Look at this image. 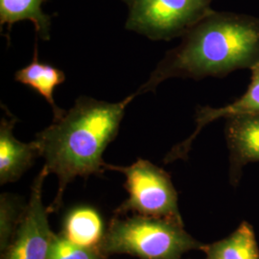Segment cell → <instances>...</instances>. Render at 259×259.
<instances>
[{
  "label": "cell",
  "mask_w": 259,
  "mask_h": 259,
  "mask_svg": "<svg viewBox=\"0 0 259 259\" xmlns=\"http://www.w3.org/2000/svg\"><path fill=\"white\" fill-rule=\"evenodd\" d=\"M258 63V18L211 10L167 52L135 95L154 92L170 78H224Z\"/></svg>",
  "instance_id": "1"
},
{
  "label": "cell",
  "mask_w": 259,
  "mask_h": 259,
  "mask_svg": "<svg viewBox=\"0 0 259 259\" xmlns=\"http://www.w3.org/2000/svg\"><path fill=\"white\" fill-rule=\"evenodd\" d=\"M135 94L118 103L81 96L63 117L36 136L49 174L58 178L53 207L62 204L65 188L76 178L98 175L107 169L104 152L116 138L127 106Z\"/></svg>",
  "instance_id": "2"
},
{
  "label": "cell",
  "mask_w": 259,
  "mask_h": 259,
  "mask_svg": "<svg viewBox=\"0 0 259 259\" xmlns=\"http://www.w3.org/2000/svg\"><path fill=\"white\" fill-rule=\"evenodd\" d=\"M204 246L185 232L184 224L135 214L111 220L100 251L106 257L129 254L139 259H181Z\"/></svg>",
  "instance_id": "3"
},
{
  "label": "cell",
  "mask_w": 259,
  "mask_h": 259,
  "mask_svg": "<svg viewBox=\"0 0 259 259\" xmlns=\"http://www.w3.org/2000/svg\"><path fill=\"white\" fill-rule=\"evenodd\" d=\"M107 169L121 172L126 178L128 199L121 204L117 212H132L184 224L176 188L166 171L142 158L130 166L108 164Z\"/></svg>",
  "instance_id": "4"
},
{
  "label": "cell",
  "mask_w": 259,
  "mask_h": 259,
  "mask_svg": "<svg viewBox=\"0 0 259 259\" xmlns=\"http://www.w3.org/2000/svg\"><path fill=\"white\" fill-rule=\"evenodd\" d=\"M214 0H134L126 29L152 40H171L211 11Z\"/></svg>",
  "instance_id": "5"
},
{
  "label": "cell",
  "mask_w": 259,
  "mask_h": 259,
  "mask_svg": "<svg viewBox=\"0 0 259 259\" xmlns=\"http://www.w3.org/2000/svg\"><path fill=\"white\" fill-rule=\"evenodd\" d=\"M49 175L47 167L40 170L31 187L23 218L1 259H48L55 238L48 223V209L42 201L44 183Z\"/></svg>",
  "instance_id": "6"
},
{
  "label": "cell",
  "mask_w": 259,
  "mask_h": 259,
  "mask_svg": "<svg viewBox=\"0 0 259 259\" xmlns=\"http://www.w3.org/2000/svg\"><path fill=\"white\" fill-rule=\"evenodd\" d=\"M250 82L246 93L234 102L221 108L199 107L196 111V129L194 133L172 149L164 158V162H173L177 159H185L188 156L195 139L204 127L214 121L225 118L229 119L236 116L259 114V63L251 69Z\"/></svg>",
  "instance_id": "7"
},
{
  "label": "cell",
  "mask_w": 259,
  "mask_h": 259,
  "mask_svg": "<svg viewBox=\"0 0 259 259\" xmlns=\"http://www.w3.org/2000/svg\"><path fill=\"white\" fill-rule=\"evenodd\" d=\"M225 136L230 151V179L236 185L243 168L259 162V114L226 119Z\"/></svg>",
  "instance_id": "8"
},
{
  "label": "cell",
  "mask_w": 259,
  "mask_h": 259,
  "mask_svg": "<svg viewBox=\"0 0 259 259\" xmlns=\"http://www.w3.org/2000/svg\"><path fill=\"white\" fill-rule=\"evenodd\" d=\"M18 118L8 110L0 123V185L15 183L33 165L40 150L37 141L21 142L14 136Z\"/></svg>",
  "instance_id": "9"
},
{
  "label": "cell",
  "mask_w": 259,
  "mask_h": 259,
  "mask_svg": "<svg viewBox=\"0 0 259 259\" xmlns=\"http://www.w3.org/2000/svg\"><path fill=\"white\" fill-rule=\"evenodd\" d=\"M15 80L37 92L47 100L52 108L54 120L64 116L65 111L56 104L54 91L58 85L65 82V72L52 65L40 63L37 58V45L35 47L33 61L16 72Z\"/></svg>",
  "instance_id": "10"
},
{
  "label": "cell",
  "mask_w": 259,
  "mask_h": 259,
  "mask_svg": "<svg viewBox=\"0 0 259 259\" xmlns=\"http://www.w3.org/2000/svg\"><path fill=\"white\" fill-rule=\"evenodd\" d=\"M105 232L99 213L91 206H77L66 214L61 234L78 246L100 250Z\"/></svg>",
  "instance_id": "11"
},
{
  "label": "cell",
  "mask_w": 259,
  "mask_h": 259,
  "mask_svg": "<svg viewBox=\"0 0 259 259\" xmlns=\"http://www.w3.org/2000/svg\"><path fill=\"white\" fill-rule=\"evenodd\" d=\"M46 0H0V24L7 25L8 30L19 21L30 20L37 37L42 40L50 39L51 17L44 13Z\"/></svg>",
  "instance_id": "12"
},
{
  "label": "cell",
  "mask_w": 259,
  "mask_h": 259,
  "mask_svg": "<svg viewBox=\"0 0 259 259\" xmlns=\"http://www.w3.org/2000/svg\"><path fill=\"white\" fill-rule=\"evenodd\" d=\"M205 259H259V250L252 227L243 222L230 236L206 245Z\"/></svg>",
  "instance_id": "13"
},
{
  "label": "cell",
  "mask_w": 259,
  "mask_h": 259,
  "mask_svg": "<svg viewBox=\"0 0 259 259\" xmlns=\"http://www.w3.org/2000/svg\"><path fill=\"white\" fill-rule=\"evenodd\" d=\"M26 204L15 194L0 196V251L8 248L23 218Z\"/></svg>",
  "instance_id": "14"
},
{
  "label": "cell",
  "mask_w": 259,
  "mask_h": 259,
  "mask_svg": "<svg viewBox=\"0 0 259 259\" xmlns=\"http://www.w3.org/2000/svg\"><path fill=\"white\" fill-rule=\"evenodd\" d=\"M48 259H106L98 249L78 246L62 234H56Z\"/></svg>",
  "instance_id": "15"
},
{
  "label": "cell",
  "mask_w": 259,
  "mask_h": 259,
  "mask_svg": "<svg viewBox=\"0 0 259 259\" xmlns=\"http://www.w3.org/2000/svg\"><path fill=\"white\" fill-rule=\"evenodd\" d=\"M123 1H125L129 6L132 4V3H133V2H134V0H123Z\"/></svg>",
  "instance_id": "16"
}]
</instances>
